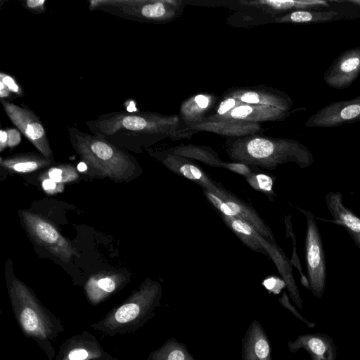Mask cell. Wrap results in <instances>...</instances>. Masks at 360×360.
<instances>
[{"instance_id":"1f68e13d","label":"cell","mask_w":360,"mask_h":360,"mask_svg":"<svg viewBox=\"0 0 360 360\" xmlns=\"http://www.w3.org/2000/svg\"><path fill=\"white\" fill-rule=\"evenodd\" d=\"M0 82H1L12 93L15 94L18 96L22 97L24 96V91L23 89L20 86V84L17 82L15 79L11 75L5 73L0 72Z\"/></svg>"},{"instance_id":"3957f363","label":"cell","mask_w":360,"mask_h":360,"mask_svg":"<svg viewBox=\"0 0 360 360\" xmlns=\"http://www.w3.org/2000/svg\"><path fill=\"white\" fill-rule=\"evenodd\" d=\"M72 148L98 176L115 181H128L141 172L134 158L104 137L75 127L68 129Z\"/></svg>"},{"instance_id":"f1b7e54d","label":"cell","mask_w":360,"mask_h":360,"mask_svg":"<svg viewBox=\"0 0 360 360\" xmlns=\"http://www.w3.org/2000/svg\"><path fill=\"white\" fill-rule=\"evenodd\" d=\"M140 311L141 307L137 303H127L123 304L117 310L115 317L119 323H127L135 319Z\"/></svg>"},{"instance_id":"d6a6232c","label":"cell","mask_w":360,"mask_h":360,"mask_svg":"<svg viewBox=\"0 0 360 360\" xmlns=\"http://www.w3.org/2000/svg\"><path fill=\"white\" fill-rule=\"evenodd\" d=\"M278 302L281 305L289 310L299 320L304 323L307 327L312 328L316 326L315 323L308 321L298 312L296 308L290 303L289 297L285 292L283 293L282 296L279 298Z\"/></svg>"},{"instance_id":"83f0119b","label":"cell","mask_w":360,"mask_h":360,"mask_svg":"<svg viewBox=\"0 0 360 360\" xmlns=\"http://www.w3.org/2000/svg\"><path fill=\"white\" fill-rule=\"evenodd\" d=\"M243 104L244 103H241L240 101H238L234 98L229 96H221V100L219 101L215 106L214 112L206 116L203 119V121L202 122L217 121L221 117L226 115L232 109Z\"/></svg>"},{"instance_id":"60d3db41","label":"cell","mask_w":360,"mask_h":360,"mask_svg":"<svg viewBox=\"0 0 360 360\" xmlns=\"http://www.w3.org/2000/svg\"><path fill=\"white\" fill-rule=\"evenodd\" d=\"M86 169H87V165L84 162H80L77 165V169L79 172H85L86 170Z\"/></svg>"},{"instance_id":"9a60e30c","label":"cell","mask_w":360,"mask_h":360,"mask_svg":"<svg viewBox=\"0 0 360 360\" xmlns=\"http://www.w3.org/2000/svg\"><path fill=\"white\" fill-rule=\"evenodd\" d=\"M198 131H208L227 138H238L253 135H263L264 129L259 123L238 120H219L204 122L188 130L191 136Z\"/></svg>"},{"instance_id":"e575fe53","label":"cell","mask_w":360,"mask_h":360,"mask_svg":"<svg viewBox=\"0 0 360 360\" xmlns=\"http://www.w3.org/2000/svg\"><path fill=\"white\" fill-rule=\"evenodd\" d=\"M44 191L49 195H53L63 191V184H58L49 178H41Z\"/></svg>"},{"instance_id":"8fae6325","label":"cell","mask_w":360,"mask_h":360,"mask_svg":"<svg viewBox=\"0 0 360 360\" xmlns=\"http://www.w3.org/2000/svg\"><path fill=\"white\" fill-rule=\"evenodd\" d=\"M218 99L214 94H198L184 101L179 110V124L173 140L190 138L188 130L203 121Z\"/></svg>"},{"instance_id":"d590c367","label":"cell","mask_w":360,"mask_h":360,"mask_svg":"<svg viewBox=\"0 0 360 360\" xmlns=\"http://www.w3.org/2000/svg\"><path fill=\"white\" fill-rule=\"evenodd\" d=\"M7 133V147L15 148L21 141L20 131L17 128L9 127L6 129Z\"/></svg>"},{"instance_id":"836d02e7","label":"cell","mask_w":360,"mask_h":360,"mask_svg":"<svg viewBox=\"0 0 360 360\" xmlns=\"http://www.w3.org/2000/svg\"><path fill=\"white\" fill-rule=\"evenodd\" d=\"M46 3L44 0H26L22 2V5L31 13L41 14L46 11Z\"/></svg>"},{"instance_id":"4316f807","label":"cell","mask_w":360,"mask_h":360,"mask_svg":"<svg viewBox=\"0 0 360 360\" xmlns=\"http://www.w3.org/2000/svg\"><path fill=\"white\" fill-rule=\"evenodd\" d=\"M120 275L115 273H101L95 275L89 281V288H98L105 292H112L117 286Z\"/></svg>"},{"instance_id":"e0dca14e","label":"cell","mask_w":360,"mask_h":360,"mask_svg":"<svg viewBox=\"0 0 360 360\" xmlns=\"http://www.w3.org/2000/svg\"><path fill=\"white\" fill-rule=\"evenodd\" d=\"M290 114V111L283 110L274 107L243 104L232 109L218 120H238L259 123L262 122L283 121L285 120Z\"/></svg>"},{"instance_id":"277c9868","label":"cell","mask_w":360,"mask_h":360,"mask_svg":"<svg viewBox=\"0 0 360 360\" xmlns=\"http://www.w3.org/2000/svg\"><path fill=\"white\" fill-rule=\"evenodd\" d=\"M89 8L127 20L159 24L179 18L184 3L181 0H91Z\"/></svg>"},{"instance_id":"8992f818","label":"cell","mask_w":360,"mask_h":360,"mask_svg":"<svg viewBox=\"0 0 360 360\" xmlns=\"http://www.w3.org/2000/svg\"><path fill=\"white\" fill-rule=\"evenodd\" d=\"M202 193L218 214L234 217L245 221L266 240L276 243L271 229L258 212L225 187L218 195L203 189Z\"/></svg>"},{"instance_id":"d4e9b609","label":"cell","mask_w":360,"mask_h":360,"mask_svg":"<svg viewBox=\"0 0 360 360\" xmlns=\"http://www.w3.org/2000/svg\"><path fill=\"white\" fill-rule=\"evenodd\" d=\"M40 177L49 178L58 184H64L77 181L79 174L74 165L61 164L49 168Z\"/></svg>"},{"instance_id":"6da1fadb","label":"cell","mask_w":360,"mask_h":360,"mask_svg":"<svg viewBox=\"0 0 360 360\" xmlns=\"http://www.w3.org/2000/svg\"><path fill=\"white\" fill-rule=\"evenodd\" d=\"M179 124V115L142 111L111 112L86 122L91 134L116 146H148L165 138L173 140Z\"/></svg>"},{"instance_id":"5b68a950","label":"cell","mask_w":360,"mask_h":360,"mask_svg":"<svg viewBox=\"0 0 360 360\" xmlns=\"http://www.w3.org/2000/svg\"><path fill=\"white\" fill-rule=\"evenodd\" d=\"M20 213L28 235L39 245L65 262L74 257H79L77 249L51 221L30 211L21 210Z\"/></svg>"},{"instance_id":"484cf974","label":"cell","mask_w":360,"mask_h":360,"mask_svg":"<svg viewBox=\"0 0 360 360\" xmlns=\"http://www.w3.org/2000/svg\"><path fill=\"white\" fill-rule=\"evenodd\" d=\"M242 4L251 5L263 9L266 11L282 12L291 8H302L309 7L310 2L292 1H241Z\"/></svg>"},{"instance_id":"52a82bcc","label":"cell","mask_w":360,"mask_h":360,"mask_svg":"<svg viewBox=\"0 0 360 360\" xmlns=\"http://www.w3.org/2000/svg\"><path fill=\"white\" fill-rule=\"evenodd\" d=\"M5 113L16 128L38 151L53 160V152L43 123L34 111L7 100H1Z\"/></svg>"},{"instance_id":"74e56055","label":"cell","mask_w":360,"mask_h":360,"mask_svg":"<svg viewBox=\"0 0 360 360\" xmlns=\"http://www.w3.org/2000/svg\"><path fill=\"white\" fill-rule=\"evenodd\" d=\"M88 356L87 352L84 349L72 350L70 352L68 358L70 360H84Z\"/></svg>"},{"instance_id":"603a6c76","label":"cell","mask_w":360,"mask_h":360,"mask_svg":"<svg viewBox=\"0 0 360 360\" xmlns=\"http://www.w3.org/2000/svg\"><path fill=\"white\" fill-rule=\"evenodd\" d=\"M247 183L255 190L264 194L270 201L277 196L274 190L276 176L255 167L254 171L245 178Z\"/></svg>"},{"instance_id":"2e32d148","label":"cell","mask_w":360,"mask_h":360,"mask_svg":"<svg viewBox=\"0 0 360 360\" xmlns=\"http://www.w3.org/2000/svg\"><path fill=\"white\" fill-rule=\"evenodd\" d=\"M242 360H273L269 339L263 326L253 320L242 339Z\"/></svg>"},{"instance_id":"44dd1931","label":"cell","mask_w":360,"mask_h":360,"mask_svg":"<svg viewBox=\"0 0 360 360\" xmlns=\"http://www.w3.org/2000/svg\"><path fill=\"white\" fill-rule=\"evenodd\" d=\"M169 152L213 167H221L224 161L212 148L195 144H179L167 149Z\"/></svg>"},{"instance_id":"ffe728a7","label":"cell","mask_w":360,"mask_h":360,"mask_svg":"<svg viewBox=\"0 0 360 360\" xmlns=\"http://www.w3.org/2000/svg\"><path fill=\"white\" fill-rule=\"evenodd\" d=\"M224 223L251 250L269 257L261 242L260 235L250 224L234 217L219 214Z\"/></svg>"},{"instance_id":"30bf717a","label":"cell","mask_w":360,"mask_h":360,"mask_svg":"<svg viewBox=\"0 0 360 360\" xmlns=\"http://www.w3.org/2000/svg\"><path fill=\"white\" fill-rule=\"evenodd\" d=\"M360 75V46L342 51L326 71L323 80L330 87L343 90Z\"/></svg>"},{"instance_id":"9c48e42d","label":"cell","mask_w":360,"mask_h":360,"mask_svg":"<svg viewBox=\"0 0 360 360\" xmlns=\"http://www.w3.org/2000/svg\"><path fill=\"white\" fill-rule=\"evenodd\" d=\"M360 122V96L333 102L309 117L307 127L332 128Z\"/></svg>"},{"instance_id":"ac0fdd59","label":"cell","mask_w":360,"mask_h":360,"mask_svg":"<svg viewBox=\"0 0 360 360\" xmlns=\"http://www.w3.org/2000/svg\"><path fill=\"white\" fill-rule=\"evenodd\" d=\"M261 242L268 253L269 257L273 260L279 274L284 280L290 298L300 309H302V300L294 281L290 266L284 253L276 243L270 242L263 236L261 237Z\"/></svg>"},{"instance_id":"8d00e7d4","label":"cell","mask_w":360,"mask_h":360,"mask_svg":"<svg viewBox=\"0 0 360 360\" xmlns=\"http://www.w3.org/2000/svg\"><path fill=\"white\" fill-rule=\"evenodd\" d=\"M344 223L353 231L360 232V220L350 213L346 212L341 214Z\"/></svg>"},{"instance_id":"4fadbf2b","label":"cell","mask_w":360,"mask_h":360,"mask_svg":"<svg viewBox=\"0 0 360 360\" xmlns=\"http://www.w3.org/2000/svg\"><path fill=\"white\" fill-rule=\"evenodd\" d=\"M321 240L316 229L309 223L307 235V260L309 287L313 294L321 298L325 289V267L322 257Z\"/></svg>"},{"instance_id":"5bb4252c","label":"cell","mask_w":360,"mask_h":360,"mask_svg":"<svg viewBox=\"0 0 360 360\" xmlns=\"http://www.w3.org/2000/svg\"><path fill=\"white\" fill-rule=\"evenodd\" d=\"M288 350L295 353L306 351L311 360H336L337 347L333 338L321 333H306L287 343Z\"/></svg>"},{"instance_id":"f35d334b","label":"cell","mask_w":360,"mask_h":360,"mask_svg":"<svg viewBox=\"0 0 360 360\" xmlns=\"http://www.w3.org/2000/svg\"><path fill=\"white\" fill-rule=\"evenodd\" d=\"M7 148V133L6 129L0 130V151L2 152Z\"/></svg>"},{"instance_id":"ab89813d","label":"cell","mask_w":360,"mask_h":360,"mask_svg":"<svg viewBox=\"0 0 360 360\" xmlns=\"http://www.w3.org/2000/svg\"><path fill=\"white\" fill-rule=\"evenodd\" d=\"M11 95L12 93L9 91V89L1 82H0L1 100H6V98H10Z\"/></svg>"},{"instance_id":"7c38bea8","label":"cell","mask_w":360,"mask_h":360,"mask_svg":"<svg viewBox=\"0 0 360 360\" xmlns=\"http://www.w3.org/2000/svg\"><path fill=\"white\" fill-rule=\"evenodd\" d=\"M223 97H232L244 104L260 105L290 111L293 105L289 96L265 86L236 87L226 91Z\"/></svg>"},{"instance_id":"7402d4cb","label":"cell","mask_w":360,"mask_h":360,"mask_svg":"<svg viewBox=\"0 0 360 360\" xmlns=\"http://www.w3.org/2000/svg\"><path fill=\"white\" fill-rule=\"evenodd\" d=\"M340 15L335 11H311L304 10H296L287 13L280 18H276L278 22L291 23H310L327 22L338 19Z\"/></svg>"},{"instance_id":"7a4b0ae2","label":"cell","mask_w":360,"mask_h":360,"mask_svg":"<svg viewBox=\"0 0 360 360\" xmlns=\"http://www.w3.org/2000/svg\"><path fill=\"white\" fill-rule=\"evenodd\" d=\"M224 148L232 162L271 171L294 162L301 167L310 165L313 157L307 148L293 139L253 135L226 138Z\"/></svg>"},{"instance_id":"f546056e","label":"cell","mask_w":360,"mask_h":360,"mask_svg":"<svg viewBox=\"0 0 360 360\" xmlns=\"http://www.w3.org/2000/svg\"><path fill=\"white\" fill-rule=\"evenodd\" d=\"M221 167L241 175L244 178L250 175L255 168V167L238 162H224Z\"/></svg>"},{"instance_id":"cb8c5ba5","label":"cell","mask_w":360,"mask_h":360,"mask_svg":"<svg viewBox=\"0 0 360 360\" xmlns=\"http://www.w3.org/2000/svg\"><path fill=\"white\" fill-rule=\"evenodd\" d=\"M154 360H196L187 349L186 345L176 339H169L156 352Z\"/></svg>"},{"instance_id":"ba28073f","label":"cell","mask_w":360,"mask_h":360,"mask_svg":"<svg viewBox=\"0 0 360 360\" xmlns=\"http://www.w3.org/2000/svg\"><path fill=\"white\" fill-rule=\"evenodd\" d=\"M148 152L169 170L195 183L203 190L218 195L224 188L223 185L213 180L194 160L175 155L168 150L148 149Z\"/></svg>"},{"instance_id":"4dcf8cb0","label":"cell","mask_w":360,"mask_h":360,"mask_svg":"<svg viewBox=\"0 0 360 360\" xmlns=\"http://www.w3.org/2000/svg\"><path fill=\"white\" fill-rule=\"evenodd\" d=\"M21 323L27 331L35 330L38 326V319L35 311L31 308L24 309L21 314Z\"/></svg>"},{"instance_id":"d6986e66","label":"cell","mask_w":360,"mask_h":360,"mask_svg":"<svg viewBox=\"0 0 360 360\" xmlns=\"http://www.w3.org/2000/svg\"><path fill=\"white\" fill-rule=\"evenodd\" d=\"M53 160L41 154L32 153H20L0 158V165L5 170L18 174L36 172L51 165Z\"/></svg>"}]
</instances>
